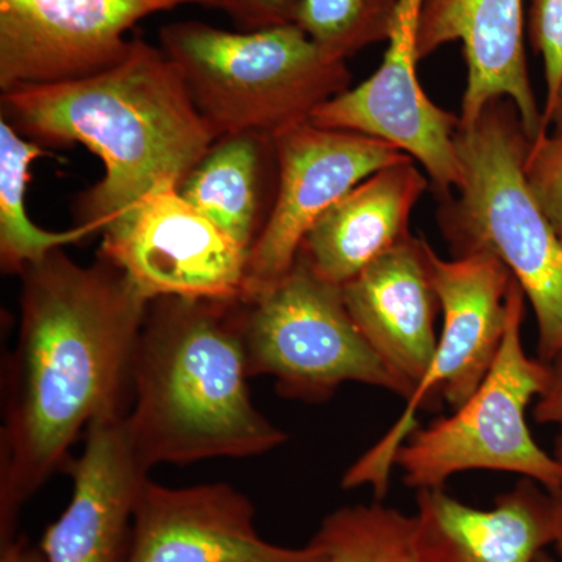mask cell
Wrapping results in <instances>:
<instances>
[{
	"mask_svg": "<svg viewBox=\"0 0 562 562\" xmlns=\"http://www.w3.org/2000/svg\"><path fill=\"white\" fill-rule=\"evenodd\" d=\"M20 331L0 428V541L22 506L68 465L81 431L125 414L149 301L113 262L54 249L21 272Z\"/></svg>",
	"mask_w": 562,
	"mask_h": 562,
	"instance_id": "cell-1",
	"label": "cell"
},
{
	"mask_svg": "<svg viewBox=\"0 0 562 562\" xmlns=\"http://www.w3.org/2000/svg\"><path fill=\"white\" fill-rule=\"evenodd\" d=\"M0 110V120L43 149L81 144L101 158L102 179L76 205V225L95 233L158 184H180L217 139L176 63L138 36L116 68L11 88Z\"/></svg>",
	"mask_w": 562,
	"mask_h": 562,
	"instance_id": "cell-2",
	"label": "cell"
},
{
	"mask_svg": "<svg viewBox=\"0 0 562 562\" xmlns=\"http://www.w3.org/2000/svg\"><path fill=\"white\" fill-rule=\"evenodd\" d=\"M241 299L157 297L147 305L125 414L139 460L151 469L214 458L260 457L288 435L254 405Z\"/></svg>",
	"mask_w": 562,
	"mask_h": 562,
	"instance_id": "cell-3",
	"label": "cell"
},
{
	"mask_svg": "<svg viewBox=\"0 0 562 562\" xmlns=\"http://www.w3.org/2000/svg\"><path fill=\"white\" fill-rule=\"evenodd\" d=\"M528 138L508 99L491 102L457 132L461 183L442 199L443 238L454 258L486 254L519 281L538 321L539 360L562 351V243L524 173Z\"/></svg>",
	"mask_w": 562,
	"mask_h": 562,
	"instance_id": "cell-4",
	"label": "cell"
},
{
	"mask_svg": "<svg viewBox=\"0 0 562 562\" xmlns=\"http://www.w3.org/2000/svg\"><path fill=\"white\" fill-rule=\"evenodd\" d=\"M160 43L217 138L279 135L350 88L347 60L321 49L297 24L228 32L177 21L161 29Z\"/></svg>",
	"mask_w": 562,
	"mask_h": 562,
	"instance_id": "cell-5",
	"label": "cell"
},
{
	"mask_svg": "<svg viewBox=\"0 0 562 562\" xmlns=\"http://www.w3.org/2000/svg\"><path fill=\"white\" fill-rule=\"evenodd\" d=\"M527 295L513 279L501 351L486 379L452 416L417 428L395 457L413 490H438L450 476L475 469L512 472L553 492L562 464L536 443L527 424L530 403L546 390L549 362L532 360L522 344Z\"/></svg>",
	"mask_w": 562,
	"mask_h": 562,
	"instance_id": "cell-6",
	"label": "cell"
},
{
	"mask_svg": "<svg viewBox=\"0 0 562 562\" xmlns=\"http://www.w3.org/2000/svg\"><path fill=\"white\" fill-rule=\"evenodd\" d=\"M241 330L250 379L271 376L291 401L327 402L344 383L402 397L351 319L342 286L317 277L301 255L279 283L241 299Z\"/></svg>",
	"mask_w": 562,
	"mask_h": 562,
	"instance_id": "cell-7",
	"label": "cell"
},
{
	"mask_svg": "<svg viewBox=\"0 0 562 562\" xmlns=\"http://www.w3.org/2000/svg\"><path fill=\"white\" fill-rule=\"evenodd\" d=\"M428 262L443 314L435 357L401 419L346 472L344 490L371 484L379 497L386 494L398 449L417 430V409L431 398L460 408L482 386L501 351L514 279L508 268L486 254L442 260L431 247Z\"/></svg>",
	"mask_w": 562,
	"mask_h": 562,
	"instance_id": "cell-8",
	"label": "cell"
},
{
	"mask_svg": "<svg viewBox=\"0 0 562 562\" xmlns=\"http://www.w3.org/2000/svg\"><path fill=\"white\" fill-rule=\"evenodd\" d=\"M99 255L147 299L243 297L249 251L165 181L102 231Z\"/></svg>",
	"mask_w": 562,
	"mask_h": 562,
	"instance_id": "cell-9",
	"label": "cell"
},
{
	"mask_svg": "<svg viewBox=\"0 0 562 562\" xmlns=\"http://www.w3.org/2000/svg\"><path fill=\"white\" fill-rule=\"evenodd\" d=\"M276 199L251 247L243 297L268 291L288 276L306 233L333 203L362 180L408 158L386 140L303 122L273 136Z\"/></svg>",
	"mask_w": 562,
	"mask_h": 562,
	"instance_id": "cell-10",
	"label": "cell"
},
{
	"mask_svg": "<svg viewBox=\"0 0 562 562\" xmlns=\"http://www.w3.org/2000/svg\"><path fill=\"white\" fill-rule=\"evenodd\" d=\"M210 0H0V90L88 79L132 52L139 21Z\"/></svg>",
	"mask_w": 562,
	"mask_h": 562,
	"instance_id": "cell-11",
	"label": "cell"
},
{
	"mask_svg": "<svg viewBox=\"0 0 562 562\" xmlns=\"http://www.w3.org/2000/svg\"><path fill=\"white\" fill-rule=\"evenodd\" d=\"M424 0H401L383 63L357 88L314 111L317 127L386 140L424 168L442 199L461 183L460 117L439 109L417 79V22Z\"/></svg>",
	"mask_w": 562,
	"mask_h": 562,
	"instance_id": "cell-12",
	"label": "cell"
},
{
	"mask_svg": "<svg viewBox=\"0 0 562 562\" xmlns=\"http://www.w3.org/2000/svg\"><path fill=\"white\" fill-rule=\"evenodd\" d=\"M124 562H324V552L314 542L290 549L266 541L254 503L232 484L169 487L149 479Z\"/></svg>",
	"mask_w": 562,
	"mask_h": 562,
	"instance_id": "cell-13",
	"label": "cell"
},
{
	"mask_svg": "<svg viewBox=\"0 0 562 562\" xmlns=\"http://www.w3.org/2000/svg\"><path fill=\"white\" fill-rule=\"evenodd\" d=\"M522 0H424L417 22L419 60L460 41L468 83L460 124H471L491 102L508 99L532 139L549 131L528 76Z\"/></svg>",
	"mask_w": 562,
	"mask_h": 562,
	"instance_id": "cell-14",
	"label": "cell"
},
{
	"mask_svg": "<svg viewBox=\"0 0 562 562\" xmlns=\"http://www.w3.org/2000/svg\"><path fill=\"white\" fill-rule=\"evenodd\" d=\"M125 414L91 424L83 452L66 465L72 495L44 532L47 561L124 562L136 501L150 472L133 449Z\"/></svg>",
	"mask_w": 562,
	"mask_h": 562,
	"instance_id": "cell-15",
	"label": "cell"
},
{
	"mask_svg": "<svg viewBox=\"0 0 562 562\" xmlns=\"http://www.w3.org/2000/svg\"><path fill=\"white\" fill-rule=\"evenodd\" d=\"M430 246L409 236L342 284L344 302L366 341L408 401L430 368L441 312L432 286Z\"/></svg>",
	"mask_w": 562,
	"mask_h": 562,
	"instance_id": "cell-16",
	"label": "cell"
},
{
	"mask_svg": "<svg viewBox=\"0 0 562 562\" xmlns=\"http://www.w3.org/2000/svg\"><path fill=\"white\" fill-rule=\"evenodd\" d=\"M416 532L424 562H538L560 535L552 492L531 479L476 509L443 487L417 494Z\"/></svg>",
	"mask_w": 562,
	"mask_h": 562,
	"instance_id": "cell-17",
	"label": "cell"
},
{
	"mask_svg": "<svg viewBox=\"0 0 562 562\" xmlns=\"http://www.w3.org/2000/svg\"><path fill=\"white\" fill-rule=\"evenodd\" d=\"M427 187L412 157L380 169L322 214L299 255L322 280L342 286L412 236L409 217Z\"/></svg>",
	"mask_w": 562,
	"mask_h": 562,
	"instance_id": "cell-18",
	"label": "cell"
},
{
	"mask_svg": "<svg viewBox=\"0 0 562 562\" xmlns=\"http://www.w3.org/2000/svg\"><path fill=\"white\" fill-rule=\"evenodd\" d=\"M277 171L273 136L235 133L214 140L179 191L250 255L269 217V173Z\"/></svg>",
	"mask_w": 562,
	"mask_h": 562,
	"instance_id": "cell-19",
	"label": "cell"
},
{
	"mask_svg": "<svg viewBox=\"0 0 562 562\" xmlns=\"http://www.w3.org/2000/svg\"><path fill=\"white\" fill-rule=\"evenodd\" d=\"M44 154L40 144L24 138L9 122L0 120V266L7 276H21L49 251L83 241L95 233L83 225L49 232L29 220L25 188L31 180V166Z\"/></svg>",
	"mask_w": 562,
	"mask_h": 562,
	"instance_id": "cell-20",
	"label": "cell"
},
{
	"mask_svg": "<svg viewBox=\"0 0 562 562\" xmlns=\"http://www.w3.org/2000/svg\"><path fill=\"white\" fill-rule=\"evenodd\" d=\"M312 542L321 547L324 562H424L416 517L382 503L336 509Z\"/></svg>",
	"mask_w": 562,
	"mask_h": 562,
	"instance_id": "cell-21",
	"label": "cell"
},
{
	"mask_svg": "<svg viewBox=\"0 0 562 562\" xmlns=\"http://www.w3.org/2000/svg\"><path fill=\"white\" fill-rule=\"evenodd\" d=\"M401 0H301L295 24L333 57L390 40Z\"/></svg>",
	"mask_w": 562,
	"mask_h": 562,
	"instance_id": "cell-22",
	"label": "cell"
},
{
	"mask_svg": "<svg viewBox=\"0 0 562 562\" xmlns=\"http://www.w3.org/2000/svg\"><path fill=\"white\" fill-rule=\"evenodd\" d=\"M524 173L528 190L562 243V139L549 131L530 139Z\"/></svg>",
	"mask_w": 562,
	"mask_h": 562,
	"instance_id": "cell-23",
	"label": "cell"
},
{
	"mask_svg": "<svg viewBox=\"0 0 562 562\" xmlns=\"http://www.w3.org/2000/svg\"><path fill=\"white\" fill-rule=\"evenodd\" d=\"M528 35L542 57L549 105L562 81V0H530Z\"/></svg>",
	"mask_w": 562,
	"mask_h": 562,
	"instance_id": "cell-24",
	"label": "cell"
},
{
	"mask_svg": "<svg viewBox=\"0 0 562 562\" xmlns=\"http://www.w3.org/2000/svg\"><path fill=\"white\" fill-rule=\"evenodd\" d=\"M210 9L224 11L241 32L295 24L301 0H210Z\"/></svg>",
	"mask_w": 562,
	"mask_h": 562,
	"instance_id": "cell-25",
	"label": "cell"
},
{
	"mask_svg": "<svg viewBox=\"0 0 562 562\" xmlns=\"http://www.w3.org/2000/svg\"><path fill=\"white\" fill-rule=\"evenodd\" d=\"M535 420L542 425H558L562 430V351L549 362L546 390L536 398Z\"/></svg>",
	"mask_w": 562,
	"mask_h": 562,
	"instance_id": "cell-26",
	"label": "cell"
},
{
	"mask_svg": "<svg viewBox=\"0 0 562 562\" xmlns=\"http://www.w3.org/2000/svg\"><path fill=\"white\" fill-rule=\"evenodd\" d=\"M0 562H49L43 549H35L16 535L0 541Z\"/></svg>",
	"mask_w": 562,
	"mask_h": 562,
	"instance_id": "cell-27",
	"label": "cell"
},
{
	"mask_svg": "<svg viewBox=\"0 0 562 562\" xmlns=\"http://www.w3.org/2000/svg\"><path fill=\"white\" fill-rule=\"evenodd\" d=\"M543 122H546L547 128L552 125V135L562 139V81L557 94H554L553 101L543 109Z\"/></svg>",
	"mask_w": 562,
	"mask_h": 562,
	"instance_id": "cell-28",
	"label": "cell"
},
{
	"mask_svg": "<svg viewBox=\"0 0 562 562\" xmlns=\"http://www.w3.org/2000/svg\"><path fill=\"white\" fill-rule=\"evenodd\" d=\"M553 457L562 464V431L557 436V441H554ZM552 495L554 501H557L558 512H560V535H558L557 542H554V549H557L558 557H560L562 562V486L560 490L553 491Z\"/></svg>",
	"mask_w": 562,
	"mask_h": 562,
	"instance_id": "cell-29",
	"label": "cell"
},
{
	"mask_svg": "<svg viewBox=\"0 0 562 562\" xmlns=\"http://www.w3.org/2000/svg\"><path fill=\"white\" fill-rule=\"evenodd\" d=\"M538 562H557L553 560L552 557H549L546 552L541 554V557L538 558Z\"/></svg>",
	"mask_w": 562,
	"mask_h": 562,
	"instance_id": "cell-30",
	"label": "cell"
}]
</instances>
